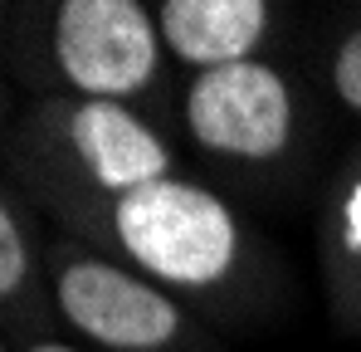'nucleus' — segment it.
<instances>
[{
    "mask_svg": "<svg viewBox=\"0 0 361 352\" xmlns=\"http://www.w3.org/2000/svg\"><path fill=\"white\" fill-rule=\"evenodd\" d=\"M122 250L152 269L166 284H215L230 274L235 250H240V230L235 216L220 196L190 186V181H152L132 196H118L113 211Z\"/></svg>",
    "mask_w": 361,
    "mask_h": 352,
    "instance_id": "1",
    "label": "nucleus"
},
{
    "mask_svg": "<svg viewBox=\"0 0 361 352\" xmlns=\"http://www.w3.org/2000/svg\"><path fill=\"white\" fill-rule=\"evenodd\" d=\"M54 54L73 88L122 103L157 74V20L137 0H63Z\"/></svg>",
    "mask_w": 361,
    "mask_h": 352,
    "instance_id": "2",
    "label": "nucleus"
},
{
    "mask_svg": "<svg viewBox=\"0 0 361 352\" xmlns=\"http://www.w3.org/2000/svg\"><path fill=\"white\" fill-rule=\"evenodd\" d=\"M185 122H190L200 147L244 157V162H264V157H279L288 147L293 93L259 59L205 69L185 93Z\"/></svg>",
    "mask_w": 361,
    "mask_h": 352,
    "instance_id": "3",
    "label": "nucleus"
},
{
    "mask_svg": "<svg viewBox=\"0 0 361 352\" xmlns=\"http://www.w3.org/2000/svg\"><path fill=\"white\" fill-rule=\"evenodd\" d=\"M59 308L78 333L118 352H157L180 333V308L118 264L73 259L59 274Z\"/></svg>",
    "mask_w": 361,
    "mask_h": 352,
    "instance_id": "4",
    "label": "nucleus"
},
{
    "mask_svg": "<svg viewBox=\"0 0 361 352\" xmlns=\"http://www.w3.org/2000/svg\"><path fill=\"white\" fill-rule=\"evenodd\" d=\"M68 137H73L83 167L113 196H132L152 181H166L171 172L161 137L137 113H127L122 103H108V98H83L68 117Z\"/></svg>",
    "mask_w": 361,
    "mask_h": 352,
    "instance_id": "5",
    "label": "nucleus"
},
{
    "mask_svg": "<svg viewBox=\"0 0 361 352\" xmlns=\"http://www.w3.org/2000/svg\"><path fill=\"white\" fill-rule=\"evenodd\" d=\"M264 30H269L264 0H166L157 10V35L200 74L244 64L264 40Z\"/></svg>",
    "mask_w": 361,
    "mask_h": 352,
    "instance_id": "6",
    "label": "nucleus"
},
{
    "mask_svg": "<svg viewBox=\"0 0 361 352\" xmlns=\"http://www.w3.org/2000/svg\"><path fill=\"white\" fill-rule=\"evenodd\" d=\"M25 274H30L25 235H20L15 216H10V211H5V201H0V298L20 289V284H25Z\"/></svg>",
    "mask_w": 361,
    "mask_h": 352,
    "instance_id": "7",
    "label": "nucleus"
},
{
    "mask_svg": "<svg viewBox=\"0 0 361 352\" xmlns=\"http://www.w3.org/2000/svg\"><path fill=\"white\" fill-rule=\"evenodd\" d=\"M332 88H337V98H342L352 113H361V30L347 35L342 49H337V59H332Z\"/></svg>",
    "mask_w": 361,
    "mask_h": 352,
    "instance_id": "8",
    "label": "nucleus"
},
{
    "mask_svg": "<svg viewBox=\"0 0 361 352\" xmlns=\"http://www.w3.org/2000/svg\"><path fill=\"white\" fill-rule=\"evenodd\" d=\"M30 352H78V348H68V343H35Z\"/></svg>",
    "mask_w": 361,
    "mask_h": 352,
    "instance_id": "9",
    "label": "nucleus"
},
{
    "mask_svg": "<svg viewBox=\"0 0 361 352\" xmlns=\"http://www.w3.org/2000/svg\"><path fill=\"white\" fill-rule=\"evenodd\" d=\"M0 352H5V348H0Z\"/></svg>",
    "mask_w": 361,
    "mask_h": 352,
    "instance_id": "10",
    "label": "nucleus"
}]
</instances>
